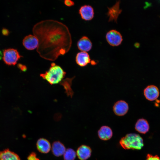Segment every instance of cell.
Segmentation results:
<instances>
[{
  "mask_svg": "<svg viewBox=\"0 0 160 160\" xmlns=\"http://www.w3.org/2000/svg\"><path fill=\"white\" fill-rule=\"evenodd\" d=\"M18 67L23 71H25L27 70L26 66L21 64H19L17 65Z\"/></svg>",
  "mask_w": 160,
  "mask_h": 160,
  "instance_id": "obj_22",
  "label": "cell"
},
{
  "mask_svg": "<svg viewBox=\"0 0 160 160\" xmlns=\"http://www.w3.org/2000/svg\"><path fill=\"white\" fill-rule=\"evenodd\" d=\"M90 63L92 65H95L97 64V62L94 60H91Z\"/></svg>",
  "mask_w": 160,
  "mask_h": 160,
  "instance_id": "obj_24",
  "label": "cell"
},
{
  "mask_svg": "<svg viewBox=\"0 0 160 160\" xmlns=\"http://www.w3.org/2000/svg\"><path fill=\"white\" fill-rule=\"evenodd\" d=\"M91 60L87 52L81 51L77 53L76 57L77 64L81 67H84L90 63Z\"/></svg>",
  "mask_w": 160,
  "mask_h": 160,
  "instance_id": "obj_13",
  "label": "cell"
},
{
  "mask_svg": "<svg viewBox=\"0 0 160 160\" xmlns=\"http://www.w3.org/2000/svg\"><path fill=\"white\" fill-rule=\"evenodd\" d=\"M33 32L39 42L37 51L45 59L55 61L71 48V33L68 27L61 22L52 20L41 21L34 26Z\"/></svg>",
  "mask_w": 160,
  "mask_h": 160,
  "instance_id": "obj_1",
  "label": "cell"
},
{
  "mask_svg": "<svg viewBox=\"0 0 160 160\" xmlns=\"http://www.w3.org/2000/svg\"><path fill=\"white\" fill-rule=\"evenodd\" d=\"M64 160H74L76 156V152L72 148L66 149L63 154Z\"/></svg>",
  "mask_w": 160,
  "mask_h": 160,
  "instance_id": "obj_18",
  "label": "cell"
},
{
  "mask_svg": "<svg viewBox=\"0 0 160 160\" xmlns=\"http://www.w3.org/2000/svg\"><path fill=\"white\" fill-rule=\"evenodd\" d=\"M0 160H21L19 156L7 149L0 151Z\"/></svg>",
  "mask_w": 160,
  "mask_h": 160,
  "instance_id": "obj_17",
  "label": "cell"
},
{
  "mask_svg": "<svg viewBox=\"0 0 160 160\" xmlns=\"http://www.w3.org/2000/svg\"><path fill=\"white\" fill-rule=\"evenodd\" d=\"M64 4L68 7H71L74 5L75 3L72 0H64Z\"/></svg>",
  "mask_w": 160,
  "mask_h": 160,
  "instance_id": "obj_21",
  "label": "cell"
},
{
  "mask_svg": "<svg viewBox=\"0 0 160 160\" xmlns=\"http://www.w3.org/2000/svg\"><path fill=\"white\" fill-rule=\"evenodd\" d=\"M51 148L52 154L56 157L63 155L66 150L64 145L58 141H54L53 143Z\"/></svg>",
  "mask_w": 160,
  "mask_h": 160,
  "instance_id": "obj_16",
  "label": "cell"
},
{
  "mask_svg": "<svg viewBox=\"0 0 160 160\" xmlns=\"http://www.w3.org/2000/svg\"><path fill=\"white\" fill-rule=\"evenodd\" d=\"M92 150L89 146L83 145L80 146L77 149L76 154L80 160H86L91 156Z\"/></svg>",
  "mask_w": 160,
  "mask_h": 160,
  "instance_id": "obj_10",
  "label": "cell"
},
{
  "mask_svg": "<svg viewBox=\"0 0 160 160\" xmlns=\"http://www.w3.org/2000/svg\"><path fill=\"white\" fill-rule=\"evenodd\" d=\"M79 13L81 19L85 21L90 20L94 17V9L91 6L89 5L81 6L79 9Z\"/></svg>",
  "mask_w": 160,
  "mask_h": 160,
  "instance_id": "obj_8",
  "label": "cell"
},
{
  "mask_svg": "<svg viewBox=\"0 0 160 160\" xmlns=\"http://www.w3.org/2000/svg\"><path fill=\"white\" fill-rule=\"evenodd\" d=\"M121 146L125 149L140 150L144 146L143 138L138 134L134 133L127 134L119 141Z\"/></svg>",
  "mask_w": 160,
  "mask_h": 160,
  "instance_id": "obj_3",
  "label": "cell"
},
{
  "mask_svg": "<svg viewBox=\"0 0 160 160\" xmlns=\"http://www.w3.org/2000/svg\"><path fill=\"white\" fill-rule=\"evenodd\" d=\"M145 160H160V157L157 155H153L148 154L146 156Z\"/></svg>",
  "mask_w": 160,
  "mask_h": 160,
  "instance_id": "obj_19",
  "label": "cell"
},
{
  "mask_svg": "<svg viewBox=\"0 0 160 160\" xmlns=\"http://www.w3.org/2000/svg\"><path fill=\"white\" fill-rule=\"evenodd\" d=\"M143 94L145 98L150 101H153L159 97V91L158 87L153 85L147 86L143 90Z\"/></svg>",
  "mask_w": 160,
  "mask_h": 160,
  "instance_id": "obj_6",
  "label": "cell"
},
{
  "mask_svg": "<svg viewBox=\"0 0 160 160\" xmlns=\"http://www.w3.org/2000/svg\"><path fill=\"white\" fill-rule=\"evenodd\" d=\"M66 73L60 66L55 63L51 64L48 71L41 73L40 76L52 85L59 84L63 79Z\"/></svg>",
  "mask_w": 160,
  "mask_h": 160,
  "instance_id": "obj_2",
  "label": "cell"
},
{
  "mask_svg": "<svg viewBox=\"0 0 160 160\" xmlns=\"http://www.w3.org/2000/svg\"><path fill=\"white\" fill-rule=\"evenodd\" d=\"M98 137L103 140L110 139L113 136V132L110 127L107 126H102L98 131Z\"/></svg>",
  "mask_w": 160,
  "mask_h": 160,
  "instance_id": "obj_15",
  "label": "cell"
},
{
  "mask_svg": "<svg viewBox=\"0 0 160 160\" xmlns=\"http://www.w3.org/2000/svg\"><path fill=\"white\" fill-rule=\"evenodd\" d=\"M36 147L38 151L43 153H48L51 148L49 141L43 138H40L37 140Z\"/></svg>",
  "mask_w": 160,
  "mask_h": 160,
  "instance_id": "obj_12",
  "label": "cell"
},
{
  "mask_svg": "<svg viewBox=\"0 0 160 160\" xmlns=\"http://www.w3.org/2000/svg\"><path fill=\"white\" fill-rule=\"evenodd\" d=\"M21 57L18 51L15 49L9 48L3 51V59L8 65H15Z\"/></svg>",
  "mask_w": 160,
  "mask_h": 160,
  "instance_id": "obj_4",
  "label": "cell"
},
{
  "mask_svg": "<svg viewBox=\"0 0 160 160\" xmlns=\"http://www.w3.org/2000/svg\"><path fill=\"white\" fill-rule=\"evenodd\" d=\"M39 42L37 38L34 35H29L25 36L23 41V44L27 49L33 50L37 48Z\"/></svg>",
  "mask_w": 160,
  "mask_h": 160,
  "instance_id": "obj_9",
  "label": "cell"
},
{
  "mask_svg": "<svg viewBox=\"0 0 160 160\" xmlns=\"http://www.w3.org/2000/svg\"><path fill=\"white\" fill-rule=\"evenodd\" d=\"M135 129L136 131L142 134H145L149 130L150 126L148 121L144 118L138 119L135 125Z\"/></svg>",
  "mask_w": 160,
  "mask_h": 160,
  "instance_id": "obj_14",
  "label": "cell"
},
{
  "mask_svg": "<svg viewBox=\"0 0 160 160\" xmlns=\"http://www.w3.org/2000/svg\"><path fill=\"white\" fill-rule=\"evenodd\" d=\"M105 38L108 44L113 47L119 46L123 41L122 36L121 33L114 29L110 30L107 33Z\"/></svg>",
  "mask_w": 160,
  "mask_h": 160,
  "instance_id": "obj_5",
  "label": "cell"
},
{
  "mask_svg": "<svg viewBox=\"0 0 160 160\" xmlns=\"http://www.w3.org/2000/svg\"><path fill=\"white\" fill-rule=\"evenodd\" d=\"M92 43L90 40L85 36L81 37L77 43L78 49L81 51L89 52L92 49Z\"/></svg>",
  "mask_w": 160,
  "mask_h": 160,
  "instance_id": "obj_11",
  "label": "cell"
},
{
  "mask_svg": "<svg viewBox=\"0 0 160 160\" xmlns=\"http://www.w3.org/2000/svg\"><path fill=\"white\" fill-rule=\"evenodd\" d=\"M2 34L5 36H7L9 33L8 30L6 28H3L2 30Z\"/></svg>",
  "mask_w": 160,
  "mask_h": 160,
  "instance_id": "obj_23",
  "label": "cell"
},
{
  "mask_svg": "<svg viewBox=\"0 0 160 160\" xmlns=\"http://www.w3.org/2000/svg\"><path fill=\"white\" fill-rule=\"evenodd\" d=\"M27 160H40L37 157L36 153L34 152H31L27 157Z\"/></svg>",
  "mask_w": 160,
  "mask_h": 160,
  "instance_id": "obj_20",
  "label": "cell"
},
{
  "mask_svg": "<svg viewBox=\"0 0 160 160\" xmlns=\"http://www.w3.org/2000/svg\"><path fill=\"white\" fill-rule=\"evenodd\" d=\"M129 105L126 101L120 100L116 102L113 106V110L114 113L119 116L125 115L129 110Z\"/></svg>",
  "mask_w": 160,
  "mask_h": 160,
  "instance_id": "obj_7",
  "label": "cell"
}]
</instances>
